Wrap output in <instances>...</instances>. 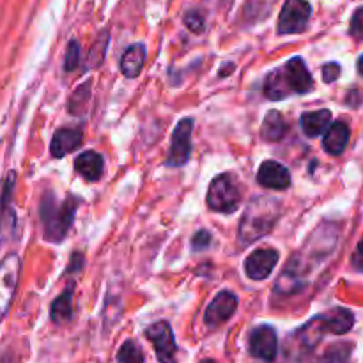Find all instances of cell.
I'll list each match as a JSON object with an SVG mask.
<instances>
[{
	"label": "cell",
	"instance_id": "1",
	"mask_svg": "<svg viewBox=\"0 0 363 363\" xmlns=\"http://www.w3.org/2000/svg\"><path fill=\"white\" fill-rule=\"evenodd\" d=\"M314 89V78L301 57H293L282 67H277L264 82V94L268 99L279 101L293 94H307Z\"/></svg>",
	"mask_w": 363,
	"mask_h": 363
},
{
	"label": "cell",
	"instance_id": "2",
	"mask_svg": "<svg viewBox=\"0 0 363 363\" xmlns=\"http://www.w3.org/2000/svg\"><path fill=\"white\" fill-rule=\"evenodd\" d=\"M280 213H282L280 202L275 199L264 197V195L252 199L245 209L240 229H238V241L241 247H248L261 238L268 236L275 223L279 222Z\"/></svg>",
	"mask_w": 363,
	"mask_h": 363
},
{
	"label": "cell",
	"instance_id": "3",
	"mask_svg": "<svg viewBox=\"0 0 363 363\" xmlns=\"http://www.w3.org/2000/svg\"><path fill=\"white\" fill-rule=\"evenodd\" d=\"M82 201L74 195H67L64 201H57L53 194H46L39 204V218L43 223V238L48 243H60L73 225L74 215Z\"/></svg>",
	"mask_w": 363,
	"mask_h": 363
},
{
	"label": "cell",
	"instance_id": "4",
	"mask_svg": "<svg viewBox=\"0 0 363 363\" xmlns=\"http://www.w3.org/2000/svg\"><path fill=\"white\" fill-rule=\"evenodd\" d=\"M208 208L216 213H230L238 211L241 202L240 183L233 174H220L211 181L208 188Z\"/></svg>",
	"mask_w": 363,
	"mask_h": 363
},
{
	"label": "cell",
	"instance_id": "5",
	"mask_svg": "<svg viewBox=\"0 0 363 363\" xmlns=\"http://www.w3.org/2000/svg\"><path fill=\"white\" fill-rule=\"evenodd\" d=\"M21 273V259L18 254H7L0 261V321L9 312L16 294Z\"/></svg>",
	"mask_w": 363,
	"mask_h": 363
},
{
	"label": "cell",
	"instance_id": "6",
	"mask_svg": "<svg viewBox=\"0 0 363 363\" xmlns=\"http://www.w3.org/2000/svg\"><path fill=\"white\" fill-rule=\"evenodd\" d=\"M312 6L307 0H286L280 11L277 32L280 35L301 34L311 20Z\"/></svg>",
	"mask_w": 363,
	"mask_h": 363
},
{
	"label": "cell",
	"instance_id": "7",
	"mask_svg": "<svg viewBox=\"0 0 363 363\" xmlns=\"http://www.w3.org/2000/svg\"><path fill=\"white\" fill-rule=\"evenodd\" d=\"M145 339L152 344L160 363H177V344L169 321L152 323L145 328Z\"/></svg>",
	"mask_w": 363,
	"mask_h": 363
},
{
	"label": "cell",
	"instance_id": "8",
	"mask_svg": "<svg viewBox=\"0 0 363 363\" xmlns=\"http://www.w3.org/2000/svg\"><path fill=\"white\" fill-rule=\"evenodd\" d=\"M191 131H194V119L184 117L176 124L172 131V140H170L169 156H167V165L176 169L183 167L190 160L191 155Z\"/></svg>",
	"mask_w": 363,
	"mask_h": 363
},
{
	"label": "cell",
	"instance_id": "9",
	"mask_svg": "<svg viewBox=\"0 0 363 363\" xmlns=\"http://www.w3.org/2000/svg\"><path fill=\"white\" fill-rule=\"evenodd\" d=\"M248 350L252 357L262 362H273L279 354V337L273 326L261 325L252 330L248 339Z\"/></svg>",
	"mask_w": 363,
	"mask_h": 363
},
{
	"label": "cell",
	"instance_id": "10",
	"mask_svg": "<svg viewBox=\"0 0 363 363\" xmlns=\"http://www.w3.org/2000/svg\"><path fill=\"white\" fill-rule=\"evenodd\" d=\"M238 308V298L236 294L230 293V291H220L215 298H213L211 303L208 305L204 314V323L209 328H216V326L223 325V323L229 321L234 315Z\"/></svg>",
	"mask_w": 363,
	"mask_h": 363
},
{
	"label": "cell",
	"instance_id": "11",
	"mask_svg": "<svg viewBox=\"0 0 363 363\" xmlns=\"http://www.w3.org/2000/svg\"><path fill=\"white\" fill-rule=\"evenodd\" d=\"M277 262H279V252L275 248H257L245 261V273L248 279L261 282L272 275Z\"/></svg>",
	"mask_w": 363,
	"mask_h": 363
},
{
	"label": "cell",
	"instance_id": "12",
	"mask_svg": "<svg viewBox=\"0 0 363 363\" xmlns=\"http://www.w3.org/2000/svg\"><path fill=\"white\" fill-rule=\"evenodd\" d=\"M257 181L261 186L268 188V190H286L291 184V174L282 163L275 162V160H266L259 167Z\"/></svg>",
	"mask_w": 363,
	"mask_h": 363
},
{
	"label": "cell",
	"instance_id": "13",
	"mask_svg": "<svg viewBox=\"0 0 363 363\" xmlns=\"http://www.w3.org/2000/svg\"><path fill=\"white\" fill-rule=\"evenodd\" d=\"M84 142V133L74 128H60L53 133L52 144H50V155L53 158H64L69 152L77 151Z\"/></svg>",
	"mask_w": 363,
	"mask_h": 363
},
{
	"label": "cell",
	"instance_id": "14",
	"mask_svg": "<svg viewBox=\"0 0 363 363\" xmlns=\"http://www.w3.org/2000/svg\"><path fill=\"white\" fill-rule=\"evenodd\" d=\"M351 353H353V344L351 342H337L330 344L323 353L307 351L301 357L300 363H347Z\"/></svg>",
	"mask_w": 363,
	"mask_h": 363
},
{
	"label": "cell",
	"instance_id": "15",
	"mask_svg": "<svg viewBox=\"0 0 363 363\" xmlns=\"http://www.w3.org/2000/svg\"><path fill=\"white\" fill-rule=\"evenodd\" d=\"M103 169H105V160L96 151H85L74 160L77 174L84 177L85 181H89V183H96V181L101 179Z\"/></svg>",
	"mask_w": 363,
	"mask_h": 363
},
{
	"label": "cell",
	"instance_id": "16",
	"mask_svg": "<svg viewBox=\"0 0 363 363\" xmlns=\"http://www.w3.org/2000/svg\"><path fill=\"white\" fill-rule=\"evenodd\" d=\"M347 142H350V126L344 121H335L325 133L323 147L328 155L339 156L347 147Z\"/></svg>",
	"mask_w": 363,
	"mask_h": 363
},
{
	"label": "cell",
	"instance_id": "17",
	"mask_svg": "<svg viewBox=\"0 0 363 363\" xmlns=\"http://www.w3.org/2000/svg\"><path fill=\"white\" fill-rule=\"evenodd\" d=\"M300 126L307 137L314 138L326 133L332 126V112L330 110H315V112H305L300 119Z\"/></svg>",
	"mask_w": 363,
	"mask_h": 363
},
{
	"label": "cell",
	"instance_id": "18",
	"mask_svg": "<svg viewBox=\"0 0 363 363\" xmlns=\"http://www.w3.org/2000/svg\"><path fill=\"white\" fill-rule=\"evenodd\" d=\"M73 293L74 286L71 284V286H67L66 289L53 300L52 311H50V319H52L55 325H67V323L73 319Z\"/></svg>",
	"mask_w": 363,
	"mask_h": 363
},
{
	"label": "cell",
	"instance_id": "19",
	"mask_svg": "<svg viewBox=\"0 0 363 363\" xmlns=\"http://www.w3.org/2000/svg\"><path fill=\"white\" fill-rule=\"evenodd\" d=\"M287 131H289V126H287V121L284 119L282 113L279 110H269L262 121L261 137L266 142H279L286 137Z\"/></svg>",
	"mask_w": 363,
	"mask_h": 363
},
{
	"label": "cell",
	"instance_id": "20",
	"mask_svg": "<svg viewBox=\"0 0 363 363\" xmlns=\"http://www.w3.org/2000/svg\"><path fill=\"white\" fill-rule=\"evenodd\" d=\"M145 62V46L140 43H135L121 57V71L126 78H135L140 74Z\"/></svg>",
	"mask_w": 363,
	"mask_h": 363
},
{
	"label": "cell",
	"instance_id": "21",
	"mask_svg": "<svg viewBox=\"0 0 363 363\" xmlns=\"http://www.w3.org/2000/svg\"><path fill=\"white\" fill-rule=\"evenodd\" d=\"M328 333L333 335H346L354 326V314L347 308H333L328 314H323Z\"/></svg>",
	"mask_w": 363,
	"mask_h": 363
},
{
	"label": "cell",
	"instance_id": "22",
	"mask_svg": "<svg viewBox=\"0 0 363 363\" xmlns=\"http://www.w3.org/2000/svg\"><path fill=\"white\" fill-rule=\"evenodd\" d=\"M117 362L119 363H144V353H142V350L137 346V342H135V340H126V342L119 347V353H117Z\"/></svg>",
	"mask_w": 363,
	"mask_h": 363
},
{
	"label": "cell",
	"instance_id": "23",
	"mask_svg": "<svg viewBox=\"0 0 363 363\" xmlns=\"http://www.w3.org/2000/svg\"><path fill=\"white\" fill-rule=\"evenodd\" d=\"M80 64V45L77 39H71L66 50V59H64V69L74 71Z\"/></svg>",
	"mask_w": 363,
	"mask_h": 363
},
{
	"label": "cell",
	"instance_id": "24",
	"mask_svg": "<svg viewBox=\"0 0 363 363\" xmlns=\"http://www.w3.org/2000/svg\"><path fill=\"white\" fill-rule=\"evenodd\" d=\"M183 21L188 27V30H191L194 34H202V32H204L206 21H204V16H202L199 11H188V13L184 14Z\"/></svg>",
	"mask_w": 363,
	"mask_h": 363
},
{
	"label": "cell",
	"instance_id": "25",
	"mask_svg": "<svg viewBox=\"0 0 363 363\" xmlns=\"http://www.w3.org/2000/svg\"><path fill=\"white\" fill-rule=\"evenodd\" d=\"M350 34L358 41H363V7H358L353 13L350 23Z\"/></svg>",
	"mask_w": 363,
	"mask_h": 363
},
{
	"label": "cell",
	"instance_id": "26",
	"mask_svg": "<svg viewBox=\"0 0 363 363\" xmlns=\"http://www.w3.org/2000/svg\"><path fill=\"white\" fill-rule=\"evenodd\" d=\"M209 245H211V234L208 230H197L191 238V250L194 252L206 250V248H209Z\"/></svg>",
	"mask_w": 363,
	"mask_h": 363
},
{
	"label": "cell",
	"instance_id": "27",
	"mask_svg": "<svg viewBox=\"0 0 363 363\" xmlns=\"http://www.w3.org/2000/svg\"><path fill=\"white\" fill-rule=\"evenodd\" d=\"M339 77H340V64L328 62L323 66V80H325L326 84H333Z\"/></svg>",
	"mask_w": 363,
	"mask_h": 363
},
{
	"label": "cell",
	"instance_id": "28",
	"mask_svg": "<svg viewBox=\"0 0 363 363\" xmlns=\"http://www.w3.org/2000/svg\"><path fill=\"white\" fill-rule=\"evenodd\" d=\"M351 266H353L357 272H363V238H362L360 243H358L353 257H351Z\"/></svg>",
	"mask_w": 363,
	"mask_h": 363
},
{
	"label": "cell",
	"instance_id": "29",
	"mask_svg": "<svg viewBox=\"0 0 363 363\" xmlns=\"http://www.w3.org/2000/svg\"><path fill=\"white\" fill-rule=\"evenodd\" d=\"M82 266H84V257H82L78 252H74L73 257H71L69 266H67V272H77V269H80Z\"/></svg>",
	"mask_w": 363,
	"mask_h": 363
},
{
	"label": "cell",
	"instance_id": "30",
	"mask_svg": "<svg viewBox=\"0 0 363 363\" xmlns=\"http://www.w3.org/2000/svg\"><path fill=\"white\" fill-rule=\"evenodd\" d=\"M357 66H358V73H360L362 77H363V55L360 57V59H358V64H357Z\"/></svg>",
	"mask_w": 363,
	"mask_h": 363
},
{
	"label": "cell",
	"instance_id": "31",
	"mask_svg": "<svg viewBox=\"0 0 363 363\" xmlns=\"http://www.w3.org/2000/svg\"><path fill=\"white\" fill-rule=\"evenodd\" d=\"M201 363H216V362L211 360V358H206V360H202Z\"/></svg>",
	"mask_w": 363,
	"mask_h": 363
},
{
	"label": "cell",
	"instance_id": "32",
	"mask_svg": "<svg viewBox=\"0 0 363 363\" xmlns=\"http://www.w3.org/2000/svg\"><path fill=\"white\" fill-rule=\"evenodd\" d=\"M0 238H2V234H0Z\"/></svg>",
	"mask_w": 363,
	"mask_h": 363
}]
</instances>
